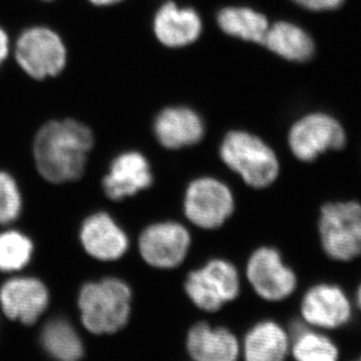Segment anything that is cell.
Masks as SVG:
<instances>
[{
  "label": "cell",
  "instance_id": "22",
  "mask_svg": "<svg viewBox=\"0 0 361 361\" xmlns=\"http://www.w3.org/2000/svg\"><path fill=\"white\" fill-rule=\"evenodd\" d=\"M292 330L290 350L295 361H339V348L331 338L302 323Z\"/></svg>",
  "mask_w": 361,
  "mask_h": 361
},
{
  "label": "cell",
  "instance_id": "2",
  "mask_svg": "<svg viewBox=\"0 0 361 361\" xmlns=\"http://www.w3.org/2000/svg\"><path fill=\"white\" fill-rule=\"evenodd\" d=\"M130 302L132 290L122 279L107 277L86 283L78 298L81 323L90 334H115L128 323Z\"/></svg>",
  "mask_w": 361,
  "mask_h": 361
},
{
  "label": "cell",
  "instance_id": "25",
  "mask_svg": "<svg viewBox=\"0 0 361 361\" xmlns=\"http://www.w3.org/2000/svg\"><path fill=\"white\" fill-rule=\"evenodd\" d=\"M302 8L314 12L337 10L346 0H292Z\"/></svg>",
  "mask_w": 361,
  "mask_h": 361
},
{
  "label": "cell",
  "instance_id": "16",
  "mask_svg": "<svg viewBox=\"0 0 361 361\" xmlns=\"http://www.w3.org/2000/svg\"><path fill=\"white\" fill-rule=\"evenodd\" d=\"M153 130L161 146L176 150L201 142L205 126L197 111L184 106H174L164 108L157 115Z\"/></svg>",
  "mask_w": 361,
  "mask_h": 361
},
{
  "label": "cell",
  "instance_id": "28",
  "mask_svg": "<svg viewBox=\"0 0 361 361\" xmlns=\"http://www.w3.org/2000/svg\"><path fill=\"white\" fill-rule=\"evenodd\" d=\"M357 299H355V302H357V305H358L359 309L361 310V283L359 285L358 290H357Z\"/></svg>",
  "mask_w": 361,
  "mask_h": 361
},
{
  "label": "cell",
  "instance_id": "14",
  "mask_svg": "<svg viewBox=\"0 0 361 361\" xmlns=\"http://www.w3.org/2000/svg\"><path fill=\"white\" fill-rule=\"evenodd\" d=\"M149 161L136 150L121 153L111 161L102 180L104 194L111 201H122L146 190L153 184Z\"/></svg>",
  "mask_w": 361,
  "mask_h": 361
},
{
  "label": "cell",
  "instance_id": "5",
  "mask_svg": "<svg viewBox=\"0 0 361 361\" xmlns=\"http://www.w3.org/2000/svg\"><path fill=\"white\" fill-rule=\"evenodd\" d=\"M14 56L25 73L35 80L59 75L67 63V47L58 32L47 26H32L21 32Z\"/></svg>",
  "mask_w": 361,
  "mask_h": 361
},
{
  "label": "cell",
  "instance_id": "24",
  "mask_svg": "<svg viewBox=\"0 0 361 361\" xmlns=\"http://www.w3.org/2000/svg\"><path fill=\"white\" fill-rule=\"evenodd\" d=\"M23 197L17 180L0 171V224H10L20 215Z\"/></svg>",
  "mask_w": 361,
  "mask_h": 361
},
{
  "label": "cell",
  "instance_id": "13",
  "mask_svg": "<svg viewBox=\"0 0 361 361\" xmlns=\"http://www.w3.org/2000/svg\"><path fill=\"white\" fill-rule=\"evenodd\" d=\"M49 290L38 278L16 277L0 288V305L10 319L32 325L45 312Z\"/></svg>",
  "mask_w": 361,
  "mask_h": 361
},
{
  "label": "cell",
  "instance_id": "15",
  "mask_svg": "<svg viewBox=\"0 0 361 361\" xmlns=\"http://www.w3.org/2000/svg\"><path fill=\"white\" fill-rule=\"evenodd\" d=\"M80 242L90 257L113 262L125 256L129 238L125 230L107 212H95L85 219L80 228Z\"/></svg>",
  "mask_w": 361,
  "mask_h": 361
},
{
  "label": "cell",
  "instance_id": "27",
  "mask_svg": "<svg viewBox=\"0 0 361 361\" xmlns=\"http://www.w3.org/2000/svg\"><path fill=\"white\" fill-rule=\"evenodd\" d=\"M87 1L95 7H109L118 5L125 0H87Z\"/></svg>",
  "mask_w": 361,
  "mask_h": 361
},
{
  "label": "cell",
  "instance_id": "7",
  "mask_svg": "<svg viewBox=\"0 0 361 361\" xmlns=\"http://www.w3.org/2000/svg\"><path fill=\"white\" fill-rule=\"evenodd\" d=\"M184 290L198 309L216 312L240 295V274L233 263L215 258L202 268L189 272Z\"/></svg>",
  "mask_w": 361,
  "mask_h": 361
},
{
  "label": "cell",
  "instance_id": "23",
  "mask_svg": "<svg viewBox=\"0 0 361 361\" xmlns=\"http://www.w3.org/2000/svg\"><path fill=\"white\" fill-rule=\"evenodd\" d=\"M33 243L25 233L7 230L0 233V270L16 272L30 263Z\"/></svg>",
  "mask_w": 361,
  "mask_h": 361
},
{
  "label": "cell",
  "instance_id": "12",
  "mask_svg": "<svg viewBox=\"0 0 361 361\" xmlns=\"http://www.w3.org/2000/svg\"><path fill=\"white\" fill-rule=\"evenodd\" d=\"M153 32L161 45L182 49L197 42L203 32V21L194 7L180 6L168 0L154 14Z\"/></svg>",
  "mask_w": 361,
  "mask_h": 361
},
{
  "label": "cell",
  "instance_id": "8",
  "mask_svg": "<svg viewBox=\"0 0 361 361\" xmlns=\"http://www.w3.org/2000/svg\"><path fill=\"white\" fill-rule=\"evenodd\" d=\"M235 208L233 190L219 178H195L184 194V215L201 229H219L233 216Z\"/></svg>",
  "mask_w": 361,
  "mask_h": 361
},
{
  "label": "cell",
  "instance_id": "17",
  "mask_svg": "<svg viewBox=\"0 0 361 361\" xmlns=\"http://www.w3.org/2000/svg\"><path fill=\"white\" fill-rule=\"evenodd\" d=\"M187 348L194 361H237L240 355V341L231 331L207 323L191 327Z\"/></svg>",
  "mask_w": 361,
  "mask_h": 361
},
{
  "label": "cell",
  "instance_id": "30",
  "mask_svg": "<svg viewBox=\"0 0 361 361\" xmlns=\"http://www.w3.org/2000/svg\"><path fill=\"white\" fill-rule=\"evenodd\" d=\"M355 361H361V357H360V358L357 359V360H355Z\"/></svg>",
  "mask_w": 361,
  "mask_h": 361
},
{
  "label": "cell",
  "instance_id": "3",
  "mask_svg": "<svg viewBox=\"0 0 361 361\" xmlns=\"http://www.w3.org/2000/svg\"><path fill=\"white\" fill-rule=\"evenodd\" d=\"M219 157L230 171L255 189L270 187L281 173L276 152L259 136L245 130L226 133L219 146Z\"/></svg>",
  "mask_w": 361,
  "mask_h": 361
},
{
  "label": "cell",
  "instance_id": "9",
  "mask_svg": "<svg viewBox=\"0 0 361 361\" xmlns=\"http://www.w3.org/2000/svg\"><path fill=\"white\" fill-rule=\"evenodd\" d=\"M251 288L268 302H281L293 295L298 285L295 271L286 265L281 252L271 247H258L247 264Z\"/></svg>",
  "mask_w": 361,
  "mask_h": 361
},
{
  "label": "cell",
  "instance_id": "10",
  "mask_svg": "<svg viewBox=\"0 0 361 361\" xmlns=\"http://www.w3.org/2000/svg\"><path fill=\"white\" fill-rule=\"evenodd\" d=\"M191 237L180 223H154L139 237V251L147 264L157 269H174L182 264L190 249Z\"/></svg>",
  "mask_w": 361,
  "mask_h": 361
},
{
  "label": "cell",
  "instance_id": "20",
  "mask_svg": "<svg viewBox=\"0 0 361 361\" xmlns=\"http://www.w3.org/2000/svg\"><path fill=\"white\" fill-rule=\"evenodd\" d=\"M216 23L226 35L259 45L270 26L264 14L247 6L223 7L216 16Z\"/></svg>",
  "mask_w": 361,
  "mask_h": 361
},
{
  "label": "cell",
  "instance_id": "1",
  "mask_svg": "<svg viewBox=\"0 0 361 361\" xmlns=\"http://www.w3.org/2000/svg\"><path fill=\"white\" fill-rule=\"evenodd\" d=\"M93 147V132L82 122L74 118L46 122L33 142L35 167L51 183L75 182L84 176Z\"/></svg>",
  "mask_w": 361,
  "mask_h": 361
},
{
  "label": "cell",
  "instance_id": "11",
  "mask_svg": "<svg viewBox=\"0 0 361 361\" xmlns=\"http://www.w3.org/2000/svg\"><path fill=\"white\" fill-rule=\"evenodd\" d=\"M300 312L304 323L310 327L336 330L351 322L353 310L341 286L319 283L302 295Z\"/></svg>",
  "mask_w": 361,
  "mask_h": 361
},
{
  "label": "cell",
  "instance_id": "18",
  "mask_svg": "<svg viewBox=\"0 0 361 361\" xmlns=\"http://www.w3.org/2000/svg\"><path fill=\"white\" fill-rule=\"evenodd\" d=\"M290 348L286 330L274 320H262L247 331L242 350L245 361H285Z\"/></svg>",
  "mask_w": 361,
  "mask_h": 361
},
{
  "label": "cell",
  "instance_id": "6",
  "mask_svg": "<svg viewBox=\"0 0 361 361\" xmlns=\"http://www.w3.org/2000/svg\"><path fill=\"white\" fill-rule=\"evenodd\" d=\"M348 142L344 126L324 111H313L295 120L288 129V146L302 162H313L330 150H341Z\"/></svg>",
  "mask_w": 361,
  "mask_h": 361
},
{
  "label": "cell",
  "instance_id": "29",
  "mask_svg": "<svg viewBox=\"0 0 361 361\" xmlns=\"http://www.w3.org/2000/svg\"><path fill=\"white\" fill-rule=\"evenodd\" d=\"M42 1H53V0H42Z\"/></svg>",
  "mask_w": 361,
  "mask_h": 361
},
{
  "label": "cell",
  "instance_id": "26",
  "mask_svg": "<svg viewBox=\"0 0 361 361\" xmlns=\"http://www.w3.org/2000/svg\"><path fill=\"white\" fill-rule=\"evenodd\" d=\"M10 53V39L4 28L0 27V66Z\"/></svg>",
  "mask_w": 361,
  "mask_h": 361
},
{
  "label": "cell",
  "instance_id": "19",
  "mask_svg": "<svg viewBox=\"0 0 361 361\" xmlns=\"http://www.w3.org/2000/svg\"><path fill=\"white\" fill-rule=\"evenodd\" d=\"M262 45L281 59L305 63L316 53L312 37L297 24L281 20L270 25Z\"/></svg>",
  "mask_w": 361,
  "mask_h": 361
},
{
  "label": "cell",
  "instance_id": "4",
  "mask_svg": "<svg viewBox=\"0 0 361 361\" xmlns=\"http://www.w3.org/2000/svg\"><path fill=\"white\" fill-rule=\"evenodd\" d=\"M320 243L327 257L350 262L361 257V204L357 201L330 202L320 209Z\"/></svg>",
  "mask_w": 361,
  "mask_h": 361
},
{
  "label": "cell",
  "instance_id": "21",
  "mask_svg": "<svg viewBox=\"0 0 361 361\" xmlns=\"http://www.w3.org/2000/svg\"><path fill=\"white\" fill-rule=\"evenodd\" d=\"M42 345L56 361H79L84 357V344L73 325L63 318H54L42 331Z\"/></svg>",
  "mask_w": 361,
  "mask_h": 361
}]
</instances>
